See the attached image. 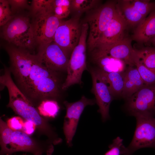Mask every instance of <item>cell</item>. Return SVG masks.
Wrapping results in <instances>:
<instances>
[{
  "label": "cell",
  "instance_id": "obj_2",
  "mask_svg": "<svg viewBox=\"0 0 155 155\" xmlns=\"http://www.w3.org/2000/svg\"><path fill=\"white\" fill-rule=\"evenodd\" d=\"M9 68L4 67V73L0 77L1 86L8 90L9 100L7 106L24 120L33 122L37 129L47 137L54 145L62 141L47 119L40 115L37 109L22 92L12 80Z\"/></svg>",
  "mask_w": 155,
  "mask_h": 155
},
{
  "label": "cell",
  "instance_id": "obj_26",
  "mask_svg": "<svg viewBox=\"0 0 155 155\" xmlns=\"http://www.w3.org/2000/svg\"><path fill=\"white\" fill-rule=\"evenodd\" d=\"M100 1L96 0H71V10L79 13L87 11L95 8Z\"/></svg>",
  "mask_w": 155,
  "mask_h": 155
},
{
  "label": "cell",
  "instance_id": "obj_1",
  "mask_svg": "<svg viewBox=\"0 0 155 155\" xmlns=\"http://www.w3.org/2000/svg\"><path fill=\"white\" fill-rule=\"evenodd\" d=\"M5 49L16 84L34 105L47 100L57 101L62 89L59 72L44 67L36 55L25 49L8 46Z\"/></svg>",
  "mask_w": 155,
  "mask_h": 155
},
{
  "label": "cell",
  "instance_id": "obj_35",
  "mask_svg": "<svg viewBox=\"0 0 155 155\" xmlns=\"http://www.w3.org/2000/svg\"><path fill=\"white\" fill-rule=\"evenodd\" d=\"M42 154H37L35 155H42Z\"/></svg>",
  "mask_w": 155,
  "mask_h": 155
},
{
  "label": "cell",
  "instance_id": "obj_30",
  "mask_svg": "<svg viewBox=\"0 0 155 155\" xmlns=\"http://www.w3.org/2000/svg\"><path fill=\"white\" fill-rule=\"evenodd\" d=\"M123 141V139L119 137L114 140L113 143L108 146L109 150L104 155H121L122 150L124 146Z\"/></svg>",
  "mask_w": 155,
  "mask_h": 155
},
{
  "label": "cell",
  "instance_id": "obj_15",
  "mask_svg": "<svg viewBox=\"0 0 155 155\" xmlns=\"http://www.w3.org/2000/svg\"><path fill=\"white\" fill-rule=\"evenodd\" d=\"M118 9L116 14L101 36L94 49L113 44L124 37V32L128 25Z\"/></svg>",
  "mask_w": 155,
  "mask_h": 155
},
{
  "label": "cell",
  "instance_id": "obj_22",
  "mask_svg": "<svg viewBox=\"0 0 155 155\" xmlns=\"http://www.w3.org/2000/svg\"><path fill=\"white\" fill-rule=\"evenodd\" d=\"M135 50L137 56L143 64L155 71V47L147 46Z\"/></svg>",
  "mask_w": 155,
  "mask_h": 155
},
{
  "label": "cell",
  "instance_id": "obj_27",
  "mask_svg": "<svg viewBox=\"0 0 155 155\" xmlns=\"http://www.w3.org/2000/svg\"><path fill=\"white\" fill-rule=\"evenodd\" d=\"M130 1L133 7L145 18L155 10V2L147 0Z\"/></svg>",
  "mask_w": 155,
  "mask_h": 155
},
{
  "label": "cell",
  "instance_id": "obj_12",
  "mask_svg": "<svg viewBox=\"0 0 155 155\" xmlns=\"http://www.w3.org/2000/svg\"><path fill=\"white\" fill-rule=\"evenodd\" d=\"M96 101L89 99L83 96L78 101L72 103L67 101L63 102L66 109L65 117L63 131L67 144L69 147L72 145V140L75 133L80 116L85 107L94 105Z\"/></svg>",
  "mask_w": 155,
  "mask_h": 155
},
{
  "label": "cell",
  "instance_id": "obj_31",
  "mask_svg": "<svg viewBox=\"0 0 155 155\" xmlns=\"http://www.w3.org/2000/svg\"><path fill=\"white\" fill-rule=\"evenodd\" d=\"M20 116H14L8 120L7 124L13 131H22L24 121Z\"/></svg>",
  "mask_w": 155,
  "mask_h": 155
},
{
  "label": "cell",
  "instance_id": "obj_3",
  "mask_svg": "<svg viewBox=\"0 0 155 155\" xmlns=\"http://www.w3.org/2000/svg\"><path fill=\"white\" fill-rule=\"evenodd\" d=\"M2 34L6 40L21 48L31 49L35 43L32 24L27 16H12L3 26Z\"/></svg>",
  "mask_w": 155,
  "mask_h": 155
},
{
  "label": "cell",
  "instance_id": "obj_17",
  "mask_svg": "<svg viewBox=\"0 0 155 155\" xmlns=\"http://www.w3.org/2000/svg\"><path fill=\"white\" fill-rule=\"evenodd\" d=\"M155 36V10L151 12L135 29L132 40L141 43H148Z\"/></svg>",
  "mask_w": 155,
  "mask_h": 155
},
{
  "label": "cell",
  "instance_id": "obj_9",
  "mask_svg": "<svg viewBox=\"0 0 155 155\" xmlns=\"http://www.w3.org/2000/svg\"><path fill=\"white\" fill-rule=\"evenodd\" d=\"M9 155L18 152L31 153L34 155L45 154L52 155L54 150L51 142H42L36 140L22 131H13L11 136Z\"/></svg>",
  "mask_w": 155,
  "mask_h": 155
},
{
  "label": "cell",
  "instance_id": "obj_20",
  "mask_svg": "<svg viewBox=\"0 0 155 155\" xmlns=\"http://www.w3.org/2000/svg\"><path fill=\"white\" fill-rule=\"evenodd\" d=\"M117 6L128 26L136 27L146 18L136 10L130 0L119 1Z\"/></svg>",
  "mask_w": 155,
  "mask_h": 155
},
{
  "label": "cell",
  "instance_id": "obj_34",
  "mask_svg": "<svg viewBox=\"0 0 155 155\" xmlns=\"http://www.w3.org/2000/svg\"><path fill=\"white\" fill-rule=\"evenodd\" d=\"M148 43L151 44L155 47V36L150 39Z\"/></svg>",
  "mask_w": 155,
  "mask_h": 155
},
{
  "label": "cell",
  "instance_id": "obj_21",
  "mask_svg": "<svg viewBox=\"0 0 155 155\" xmlns=\"http://www.w3.org/2000/svg\"><path fill=\"white\" fill-rule=\"evenodd\" d=\"M13 130L1 118L0 119V155H9L11 136Z\"/></svg>",
  "mask_w": 155,
  "mask_h": 155
},
{
  "label": "cell",
  "instance_id": "obj_18",
  "mask_svg": "<svg viewBox=\"0 0 155 155\" xmlns=\"http://www.w3.org/2000/svg\"><path fill=\"white\" fill-rule=\"evenodd\" d=\"M96 70L113 97L121 96L124 86L123 75L117 72H105L99 68Z\"/></svg>",
  "mask_w": 155,
  "mask_h": 155
},
{
  "label": "cell",
  "instance_id": "obj_11",
  "mask_svg": "<svg viewBox=\"0 0 155 155\" xmlns=\"http://www.w3.org/2000/svg\"><path fill=\"white\" fill-rule=\"evenodd\" d=\"M32 24L35 43L39 46L53 41L56 31L62 20L55 16L53 10L35 15Z\"/></svg>",
  "mask_w": 155,
  "mask_h": 155
},
{
  "label": "cell",
  "instance_id": "obj_29",
  "mask_svg": "<svg viewBox=\"0 0 155 155\" xmlns=\"http://www.w3.org/2000/svg\"><path fill=\"white\" fill-rule=\"evenodd\" d=\"M12 12L8 0H0V26H3L11 18Z\"/></svg>",
  "mask_w": 155,
  "mask_h": 155
},
{
  "label": "cell",
  "instance_id": "obj_5",
  "mask_svg": "<svg viewBox=\"0 0 155 155\" xmlns=\"http://www.w3.org/2000/svg\"><path fill=\"white\" fill-rule=\"evenodd\" d=\"M135 117L137 124L133 139L127 147H123L122 155H132L142 148H155V118L148 115Z\"/></svg>",
  "mask_w": 155,
  "mask_h": 155
},
{
  "label": "cell",
  "instance_id": "obj_10",
  "mask_svg": "<svg viewBox=\"0 0 155 155\" xmlns=\"http://www.w3.org/2000/svg\"><path fill=\"white\" fill-rule=\"evenodd\" d=\"M82 26L79 17L61 21L55 33L53 41L69 56L77 45L80 37Z\"/></svg>",
  "mask_w": 155,
  "mask_h": 155
},
{
  "label": "cell",
  "instance_id": "obj_8",
  "mask_svg": "<svg viewBox=\"0 0 155 155\" xmlns=\"http://www.w3.org/2000/svg\"><path fill=\"white\" fill-rule=\"evenodd\" d=\"M36 55L39 61L49 69L58 72L67 70L69 56L54 41L39 46Z\"/></svg>",
  "mask_w": 155,
  "mask_h": 155
},
{
  "label": "cell",
  "instance_id": "obj_33",
  "mask_svg": "<svg viewBox=\"0 0 155 155\" xmlns=\"http://www.w3.org/2000/svg\"><path fill=\"white\" fill-rule=\"evenodd\" d=\"M36 128V125L33 122L24 120L22 131L30 135L33 133Z\"/></svg>",
  "mask_w": 155,
  "mask_h": 155
},
{
  "label": "cell",
  "instance_id": "obj_6",
  "mask_svg": "<svg viewBox=\"0 0 155 155\" xmlns=\"http://www.w3.org/2000/svg\"><path fill=\"white\" fill-rule=\"evenodd\" d=\"M87 32L82 30L79 42L70 56L67 69V75L62 89L66 90L71 85L81 84L83 71L87 69L86 63V41Z\"/></svg>",
  "mask_w": 155,
  "mask_h": 155
},
{
  "label": "cell",
  "instance_id": "obj_13",
  "mask_svg": "<svg viewBox=\"0 0 155 155\" xmlns=\"http://www.w3.org/2000/svg\"><path fill=\"white\" fill-rule=\"evenodd\" d=\"M131 41L130 38L124 37L113 44L95 48L92 52L109 56L121 60L129 66L134 67L136 52L132 46Z\"/></svg>",
  "mask_w": 155,
  "mask_h": 155
},
{
  "label": "cell",
  "instance_id": "obj_23",
  "mask_svg": "<svg viewBox=\"0 0 155 155\" xmlns=\"http://www.w3.org/2000/svg\"><path fill=\"white\" fill-rule=\"evenodd\" d=\"M60 107L56 100H47L42 101L37 109L41 115L46 117L55 118L58 114Z\"/></svg>",
  "mask_w": 155,
  "mask_h": 155
},
{
  "label": "cell",
  "instance_id": "obj_36",
  "mask_svg": "<svg viewBox=\"0 0 155 155\" xmlns=\"http://www.w3.org/2000/svg\"></svg>",
  "mask_w": 155,
  "mask_h": 155
},
{
  "label": "cell",
  "instance_id": "obj_28",
  "mask_svg": "<svg viewBox=\"0 0 155 155\" xmlns=\"http://www.w3.org/2000/svg\"><path fill=\"white\" fill-rule=\"evenodd\" d=\"M53 0H33L31 9L34 15L53 10Z\"/></svg>",
  "mask_w": 155,
  "mask_h": 155
},
{
  "label": "cell",
  "instance_id": "obj_14",
  "mask_svg": "<svg viewBox=\"0 0 155 155\" xmlns=\"http://www.w3.org/2000/svg\"><path fill=\"white\" fill-rule=\"evenodd\" d=\"M90 72L92 81L91 91L95 95L96 102L99 107L98 111L101 115L103 121H105L109 117V107L113 96L96 69H91Z\"/></svg>",
  "mask_w": 155,
  "mask_h": 155
},
{
  "label": "cell",
  "instance_id": "obj_19",
  "mask_svg": "<svg viewBox=\"0 0 155 155\" xmlns=\"http://www.w3.org/2000/svg\"><path fill=\"white\" fill-rule=\"evenodd\" d=\"M92 53V58L99 69L107 73H120L124 69L125 63L121 60L109 56Z\"/></svg>",
  "mask_w": 155,
  "mask_h": 155
},
{
  "label": "cell",
  "instance_id": "obj_16",
  "mask_svg": "<svg viewBox=\"0 0 155 155\" xmlns=\"http://www.w3.org/2000/svg\"><path fill=\"white\" fill-rule=\"evenodd\" d=\"M123 76L124 86L121 96L127 100L146 85L136 67L129 66Z\"/></svg>",
  "mask_w": 155,
  "mask_h": 155
},
{
  "label": "cell",
  "instance_id": "obj_25",
  "mask_svg": "<svg viewBox=\"0 0 155 155\" xmlns=\"http://www.w3.org/2000/svg\"><path fill=\"white\" fill-rule=\"evenodd\" d=\"M135 65L146 85L155 83V71L146 67L142 63L136 53L134 61Z\"/></svg>",
  "mask_w": 155,
  "mask_h": 155
},
{
  "label": "cell",
  "instance_id": "obj_7",
  "mask_svg": "<svg viewBox=\"0 0 155 155\" xmlns=\"http://www.w3.org/2000/svg\"><path fill=\"white\" fill-rule=\"evenodd\" d=\"M126 109L131 115L153 116L155 113V83L145 85L127 100Z\"/></svg>",
  "mask_w": 155,
  "mask_h": 155
},
{
  "label": "cell",
  "instance_id": "obj_4",
  "mask_svg": "<svg viewBox=\"0 0 155 155\" xmlns=\"http://www.w3.org/2000/svg\"><path fill=\"white\" fill-rule=\"evenodd\" d=\"M117 1H109L96 8L88 16L89 27L87 41L88 50L92 52L101 36L118 11Z\"/></svg>",
  "mask_w": 155,
  "mask_h": 155
},
{
  "label": "cell",
  "instance_id": "obj_24",
  "mask_svg": "<svg viewBox=\"0 0 155 155\" xmlns=\"http://www.w3.org/2000/svg\"><path fill=\"white\" fill-rule=\"evenodd\" d=\"M71 0H53V12L59 19L66 18L69 14L71 9Z\"/></svg>",
  "mask_w": 155,
  "mask_h": 155
},
{
  "label": "cell",
  "instance_id": "obj_32",
  "mask_svg": "<svg viewBox=\"0 0 155 155\" xmlns=\"http://www.w3.org/2000/svg\"><path fill=\"white\" fill-rule=\"evenodd\" d=\"M11 11H17L26 8L28 6L26 0H8Z\"/></svg>",
  "mask_w": 155,
  "mask_h": 155
}]
</instances>
